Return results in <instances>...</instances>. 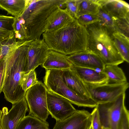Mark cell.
<instances>
[{"mask_svg":"<svg viewBox=\"0 0 129 129\" xmlns=\"http://www.w3.org/2000/svg\"><path fill=\"white\" fill-rule=\"evenodd\" d=\"M28 107L25 98L12 104L8 111V108H3L0 120L2 129H15L19 122L25 116Z\"/></svg>","mask_w":129,"mask_h":129,"instance_id":"obj_10","label":"cell"},{"mask_svg":"<svg viewBox=\"0 0 129 129\" xmlns=\"http://www.w3.org/2000/svg\"><path fill=\"white\" fill-rule=\"evenodd\" d=\"M14 20V17L0 15V29L13 31L12 25Z\"/></svg>","mask_w":129,"mask_h":129,"instance_id":"obj_30","label":"cell"},{"mask_svg":"<svg viewBox=\"0 0 129 129\" xmlns=\"http://www.w3.org/2000/svg\"><path fill=\"white\" fill-rule=\"evenodd\" d=\"M28 46L20 47L5 58V76L2 92L6 100L12 104L25 98L26 92L20 85L25 73L27 59Z\"/></svg>","mask_w":129,"mask_h":129,"instance_id":"obj_3","label":"cell"},{"mask_svg":"<svg viewBox=\"0 0 129 129\" xmlns=\"http://www.w3.org/2000/svg\"><path fill=\"white\" fill-rule=\"evenodd\" d=\"M76 19L79 24L85 27L99 22L97 14H83L79 16Z\"/></svg>","mask_w":129,"mask_h":129,"instance_id":"obj_28","label":"cell"},{"mask_svg":"<svg viewBox=\"0 0 129 129\" xmlns=\"http://www.w3.org/2000/svg\"><path fill=\"white\" fill-rule=\"evenodd\" d=\"M100 6L97 0H81L79 6L76 19L83 14H97Z\"/></svg>","mask_w":129,"mask_h":129,"instance_id":"obj_23","label":"cell"},{"mask_svg":"<svg viewBox=\"0 0 129 129\" xmlns=\"http://www.w3.org/2000/svg\"><path fill=\"white\" fill-rule=\"evenodd\" d=\"M47 89L45 84L38 81L27 90L25 97L29 114L44 121H46L49 114L47 102Z\"/></svg>","mask_w":129,"mask_h":129,"instance_id":"obj_6","label":"cell"},{"mask_svg":"<svg viewBox=\"0 0 129 129\" xmlns=\"http://www.w3.org/2000/svg\"><path fill=\"white\" fill-rule=\"evenodd\" d=\"M92 123L91 113L85 110H77L72 116L56 121L53 129H89Z\"/></svg>","mask_w":129,"mask_h":129,"instance_id":"obj_12","label":"cell"},{"mask_svg":"<svg viewBox=\"0 0 129 129\" xmlns=\"http://www.w3.org/2000/svg\"><path fill=\"white\" fill-rule=\"evenodd\" d=\"M28 46L27 61L25 73L35 70L39 65H42L50 50L43 39L33 40Z\"/></svg>","mask_w":129,"mask_h":129,"instance_id":"obj_11","label":"cell"},{"mask_svg":"<svg viewBox=\"0 0 129 129\" xmlns=\"http://www.w3.org/2000/svg\"><path fill=\"white\" fill-rule=\"evenodd\" d=\"M61 73L62 70H46L44 83L48 90L79 107L95 108L97 106V103L91 98H82L69 88L63 82Z\"/></svg>","mask_w":129,"mask_h":129,"instance_id":"obj_5","label":"cell"},{"mask_svg":"<svg viewBox=\"0 0 129 129\" xmlns=\"http://www.w3.org/2000/svg\"><path fill=\"white\" fill-rule=\"evenodd\" d=\"M97 15L100 23L106 27L112 34L115 32L112 17L100 6Z\"/></svg>","mask_w":129,"mask_h":129,"instance_id":"obj_25","label":"cell"},{"mask_svg":"<svg viewBox=\"0 0 129 129\" xmlns=\"http://www.w3.org/2000/svg\"><path fill=\"white\" fill-rule=\"evenodd\" d=\"M1 47L0 45V54H1Z\"/></svg>","mask_w":129,"mask_h":129,"instance_id":"obj_37","label":"cell"},{"mask_svg":"<svg viewBox=\"0 0 129 129\" xmlns=\"http://www.w3.org/2000/svg\"><path fill=\"white\" fill-rule=\"evenodd\" d=\"M81 0H66L64 5L67 11L74 19H76L79 6Z\"/></svg>","mask_w":129,"mask_h":129,"instance_id":"obj_29","label":"cell"},{"mask_svg":"<svg viewBox=\"0 0 129 129\" xmlns=\"http://www.w3.org/2000/svg\"><path fill=\"white\" fill-rule=\"evenodd\" d=\"M38 82L35 70L28 73H24L22 76L20 85L23 90L26 92L30 87L36 84Z\"/></svg>","mask_w":129,"mask_h":129,"instance_id":"obj_26","label":"cell"},{"mask_svg":"<svg viewBox=\"0 0 129 129\" xmlns=\"http://www.w3.org/2000/svg\"><path fill=\"white\" fill-rule=\"evenodd\" d=\"M74 19L70 15L66 9H63L59 7L48 19L45 32L57 30L72 22Z\"/></svg>","mask_w":129,"mask_h":129,"instance_id":"obj_17","label":"cell"},{"mask_svg":"<svg viewBox=\"0 0 129 129\" xmlns=\"http://www.w3.org/2000/svg\"><path fill=\"white\" fill-rule=\"evenodd\" d=\"M64 82L70 89L84 99L91 98L84 83L71 69L62 70Z\"/></svg>","mask_w":129,"mask_h":129,"instance_id":"obj_15","label":"cell"},{"mask_svg":"<svg viewBox=\"0 0 129 129\" xmlns=\"http://www.w3.org/2000/svg\"><path fill=\"white\" fill-rule=\"evenodd\" d=\"M5 59L0 57V94L2 92L5 69Z\"/></svg>","mask_w":129,"mask_h":129,"instance_id":"obj_33","label":"cell"},{"mask_svg":"<svg viewBox=\"0 0 129 129\" xmlns=\"http://www.w3.org/2000/svg\"><path fill=\"white\" fill-rule=\"evenodd\" d=\"M42 65L46 70H63L71 69L73 64L68 60L67 55L50 50Z\"/></svg>","mask_w":129,"mask_h":129,"instance_id":"obj_18","label":"cell"},{"mask_svg":"<svg viewBox=\"0 0 129 129\" xmlns=\"http://www.w3.org/2000/svg\"><path fill=\"white\" fill-rule=\"evenodd\" d=\"M112 18L115 32H118L129 38V16Z\"/></svg>","mask_w":129,"mask_h":129,"instance_id":"obj_24","label":"cell"},{"mask_svg":"<svg viewBox=\"0 0 129 129\" xmlns=\"http://www.w3.org/2000/svg\"><path fill=\"white\" fill-rule=\"evenodd\" d=\"M114 45L124 61L129 62V38L117 32L112 34Z\"/></svg>","mask_w":129,"mask_h":129,"instance_id":"obj_20","label":"cell"},{"mask_svg":"<svg viewBox=\"0 0 129 129\" xmlns=\"http://www.w3.org/2000/svg\"><path fill=\"white\" fill-rule=\"evenodd\" d=\"M100 6L112 17L129 16V5L121 0H97Z\"/></svg>","mask_w":129,"mask_h":129,"instance_id":"obj_16","label":"cell"},{"mask_svg":"<svg viewBox=\"0 0 129 129\" xmlns=\"http://www.w3.org/2000/svg\"><path fill=\"white\" fill-rule=\"evenodd\" d=\"M102 129H108V128H104L103 127H102Z\"/></svg>","mask_w":129,"mask_h":129,"instance_id":"obj_38","label":"cell"},{"mask_svg":"<svg viewBox=\"0 0 129 129\" xmlns=\"http://www.w3.org/2000/svg\"><path fill=\"white\" fill-rule=\"evenodd\" d=\"M14 36L13 31L0 29V44L5 42Z\"/></svg>","mask_w":129,"mask_h":129,"instance_id":"obj_34","label":"cell"},{"mask_svg":"<svg viewBox=\"0 0 129 129\" xmlns=\"http://www.w3.org/2000/svg\"><path fill=\"white\" fill-rule=\"evenodd\" d=\"M47 98L49 114L56 121H62L67 119L77 110L66 99L48 89Z\"/></svg>","mask_w":129,"mask_h":129,"instance_id":"obj_9","label":"cell"},{"mask_svg":"<svg viewBox=\"0 0 129 129\" xmlns=\"http://www.w3.org/2000/svg\"><path fill=\"white\" fill-rule=\"evenodd\" d=\"M71 69L84 83L98 85L108 83L106 75L102 71L73 65Z\"/></svg>","mask_w":129,"mask_h":129,"instance_id":"obj_14","label":"cell"},{"mask_svg":"<svg viewBox=\"0 0 129 129\" xmlns=\"http://www.w3.org/2000/svg\"><path fill=\"white\" fill-rule=\"evenodd\" d=\"M49 127L46 121L29 114L21 120L15 129H49Z\"/></svg>","mask_w":129,"mask_h":129,"instance_id":"obj_22","label":"cell"},{"mask_svg":"<svg viewBox=\"0 0 129 129\" xmlns=\"http://www.w3.org/2000/svg\"><path fill=\"white\" fill-rule=\"evenodd\" d=\"M66 0H27L25 8L19 18L27 35V40L40 39L45 31L50 15L64 4Z\"/></svg>","mask_w":129,"mask_h":129,"instance_id":"obj_2","label":"cell"},{"mask_svg":"<svg viewBox=\"0 0 129 129\" xmlns=\"http://www.w3.org/2000/svg\"><path fill=\"white\" fill-rule=\"evenodd\" d=\"M67 56L69 61L76 66L101 71L105 66L98 55L87 49Z\"/></svg>","mask_w":129,"mask_h":129,"instance_id":"obj_13","label":"cell"},{"mask_svg":"<svg viewBox=\"0 0 129 129\" xmlns=\"http://www.w3.org/2000/svg\"><path fill=\"white\" fill-rule=\"evenodd\" d=\"M89 129H93L92 124L91 125L90 127L89 128Z\"/></svg>","mask_w":129,"mask_h":129,"instance_id":"obj_36","label":"cell"},{"mask_svg":"<svg viewBox=\"0 0 129 129\" xmlns=\"http://www.w3.org/2000/svg\"><path fill=\"white\" fill-rule=\"evenodd\" d=\"M2 110H0V120H1V119L2 116Z\"/></svg>","mask_w":129,"mask_h":129,"instance_id":"obj_35","label":"cell"},{"mask_svg":"<svg viewBox=\"0 0 129 129\" xmlns=\"http://www.w3.org/2000/svg\"><path fill=\"white\" fill-rule=\"evenodd\" d=\"M118 129H129V112L126 108L123 111Z\"/></svg>","mask_w":129,"mask_h":129,"instance_id":"obj_31","label":"cell"},{"mask_svg":"<svg viewBox=\"0 0 129 129\" xmlns=\"http://www.w3.org/2000/svg\"><path fill=\"white\" fill-rule=\"evenodd\" d=\"M125 93L114 101L98 104L96 107L102 127L108 129H118L125 105Z\"/></svg>","mask_w":129,"mask_h":129,"instance_id":"obj_7","label":"cell"},{"mask_svg":"<svg viewBox=\"0 0 129 129\" xmlns=\"http://www.w3.org/2000/svg\"><path fill=\"white\" fill-rule=\"evenodd\" d=\"M12 27L15 38L19 40H27L26 31L18 17H14Z\"/></svg>","mask_w":129,"mask_h":129,"instance_id":"obj_27","label":"cell"},{"mask_svg":"<svg viewBox=\"0 0 129 129\" xmlns=\"http://www.w3.org/2000/svg\"><path fill=\"white\" fill-rule=\"evenodd\" d=\"M27 0H0V9L14 17H19L26 6Z\"/></svg>","mask_w":129,"mask_h":129,"instance_id":"obj_19","label":"cell"},{"mask_svg":"<svg viewBox=\"0 0 129 129\" xmlns=\"http://www.w3.org/2000/svg\"><path fill=\"white\" fill-rule=\"evenodd\" d=\"M102 71L107 77L108 83H120L127 82L124 73L118 65H105Z\"/></svg>","mask_w":129,"mask_h":129,"instance_id":"obj_21","label":"cell"},{"mask_svg":"<svg viewBox=\"0 0 129 129\" xmlns=\"http://www.w3.org/2000/svg\"><path fill=\"white\" fill-rule=\"evenodd\" d=\"M88 34L87 49L98 55L105 65H118L124 61L116 48L112 33L99 22L85 27Z\"/></svg>","mask_w":129,"mask_h":129,"instance_id":"obj_4","label":"cell"},{"mask_svg":"<svg viewBox=\"0 0 129 129\" xmlns=\"http://www.w3.org/2000/svg\"><path fill=\"white\" fill-rule=\"evenodd\" d=\"M91 113L92 116V124L93 129H102L96 107L94 108Z\"/></svg>","mask_w":129,"mask_h":129,"instance_id":"obj_32","label":"cell"},{"mask_svg":"<svg viewBox=\"0 0 129 129\" xmlns=\"http://www.w3.org/2000/svg\"><path fill=\"white\" fill-rule=\"evenodd\" d=\"M90 97L98 104L112 102L125 93L129 87L127 82L95 85L84 83Z\"/></svg>","mask_w":129,"mask_h":129,"instance_id":"obj_8","label":"cell"},{"mask_svg":"<svg viewBox=\"0 0 129 129\" xmlns=\"http://www.w3.org/2000/svg\"><path fill=\"white\" fill-rule=\"evenodd\" d=\"M43 39L50 50L68 55L87 49L88 34L86 27L74 19L57 30L45 32Z\"/></svg>","mask_w":129,"mask_h":129,"instance_id":"obj_1","label":"cell"},{"mask_svg":"<svg viewBox=\"0 0 129 129\" xmlns=\"http://www.w3.org/2000/svg\"><path fill=\"white\" fill-rule=\"evenodd\" d=\"M0 129H2L1 127V126H0Z\"/></svg>","mask_w":129,"mask_h":129,"instance_id":"obj_39","label":"cell"}]
</instances>
